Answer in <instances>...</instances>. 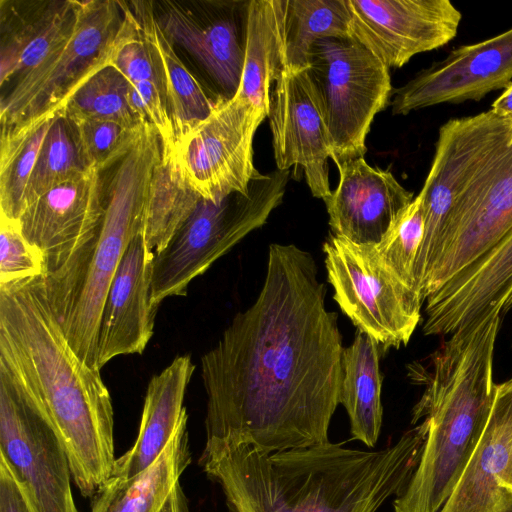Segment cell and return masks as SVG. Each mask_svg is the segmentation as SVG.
<instances>
[{
    "label": "cell",
    "instance_id": "cell-1",
    "mask_svg": "<svg viewBox=\"0 0 512 512\" xmlns=\"http://www.w3.org/2000/svg\"><path fill=\"white\" fill-rule=\"evenodd\" d=\"M326 291L308 251L269 246L256 300L201 357L206 441L267 453L329 442L344 347Z\"/></svg>",
    "mask_w": 512,
    "mask_h": 512
},
{
    "label": "cell",
    "instance_id": "cell-2",
    "mask_svg": "<svg viewBox=\"0 0 512 512\" xmlns=\"http://www.w3.org/2000/svg\"><path fill=\"white\" fill-rule=\"evenodd\" d=\"M426 436L422 420L379 451L329 441L267 453L206 441L199 464L220 485L231 512H376L406 489Z\"/></svg>",
    "mask_w": 512,
    "mask_h": 512
},
{
    "label": "cell",
    "instance_id": "cell-3",
    "mask_svg": "<svg viewBox=\"0 0 512 512\" xmlns=\"http://www.w3.org/2000/svg\"><path fill=\"white\" fill-rule=\"evenodd\" d=\"M0 364L51 421L82 496H94L117 459L112 399L70 346L43 276L0 285Z\"/></svg>",
    "mask_w": 512,
    "mask_h": 512
},
{
    "label": "cell",
    "instance_id": "cell-4",
    "mask_svg": "<svg viewBox=\"0 0 512 512\" xmlns=\"http://www.w3.org/2000/svg\"><path fill=\"white\" fill-rule=\"evenodd\" d=\"M501 315L493 312L457 329L430 357L411 368L425 385L412 424L427 423L420 461L394 512H440L459 482L492 409L495 343Z\"/></svg>",
    "mask_w": 512,
    "mask_h": 512
},
{
    "label": "cell",
    "instance_id": "cell-5",
    "mask_svg": "<svg viewBox=\"0 0 512 512\" xmlns=\"http://www.w3.org/2000/svg\"><path fill=\"white\" fill-rule=\"evenodd\" d=\"M161 155L158 132L150 123H142L103 189L102 223L74 303L60 324L74 352L93 369L99 370L97 340L105 298L125 250L142 230L150 182Z\"/></svg>",
    "mask_w": 512,
    "mask_h": 512
},
{
    "label": "cell",
    "instance_id": "cell-6",
    "mask_svg": "<svg viewBox=\"0 0 512 512\" xmlns=\"http://www.w3.org/2000/svg\"><path fill=\"white\" fill-rule=\"evenodd\" d=\"M290 170L258 173L245 193L218 201L200 198L167 245L154 253L151 302L184 296L188 285L252 231L266 224L283 201Z\"/></svg>",
    "mask_w": 512,
    "mask_h": 512
},
{
    "label": "cell",
    "instance_id": "cell-7",
    "mask_svg": "<svg viewBox=\"0 0 512 512\" xmlns=\"http://www.w3.org/2000/svg\"><path fill=\"white\" fill-rule=\"evenodd\" d=\"M100 171L88 168L27 206L18 225L43 259L46 295L60 324L74 303L98 235L104 194Z\"/></svg>",
    "mask_w": 512,
    "mask_h": 512
},
{
    "label": "cell",
    "instance_id": "cell-8",
    "mask_svg": "<svg viewBox=\"0 0 512 512\" xmlns=\"http://www.w3.org/2000/svg\"><path fill=\"white\" fill-rule=\"evenodd\" d=\"M123 20L119 1H79L69 38L37 67L12 83L0 102L1 134L63 113L73 94L109 65Z\"/></svg>",
    "mask_w": 512,
    "mask_h": 512
},
{
    "label": "cell",
    "instance_id": "cell-9",
    "mask_svg": "<svg viewBox=\"0 0 512 512\" xmlns=\"http://www.w3.org/2000/svg\"><path fill=\"white\" fill-rule=\"evenodd\" d=\"M307 73L335 164L364 157L366 137L392 95L389 68L351 37L314 43Z\"/></svg>",
    "mask_w": 512,
    "mask_h": 512
},
{
    "label": "cell",
    "instance_id": "cell-10",
    "mask_svg": "<svg viewBox=\"0 0 512 512\" xmlns=\"http://www.w3.org/2000/svg\"><path fill=\"white\" fill-rule=\"evenodd\" d=\"M328 282L342 312L384 350L406 345L424 300L382 261L374 245L329 235L323 245Z\"/></svg>",
    "mask_w": 512,
    "mask_h": 512
},
{
    "label": "cell",
    "instance_id": "cell-11",
    "mask_svg": "<svg viewBox=\"0 0 512 512\" xmlns=\"http://www.w3.org/2000/svg\"><path fill=\"white\" fill-rule=\"evenodd\" d=\"M512 231V128L452 208L420 285L426 298Z\"/></svg>",
    "mask_w": 512,
    "mask_h": 512
},
{
    "label": "cell",
    "instance_id": "cell-12",
    "mask_svg": "<svg viewBox=\"0 0 512 512\" xmlns=\"http://www.w3.org/2000/svg\"><path fill=\"white\" fill-rule=\"evenodd\" d=\"M0 454L26 488L36 512H79L62 440L42 409L1 364Z\"/></svg>",
    "mask_w": 512,
    "mask_h": 512
},
{
    "label": "cell",
    "instance_id": "cell-13",
    "mask_svg": "<svg viewBox=\"0 0 512 512\" xmlns=\"http://www.w3.org/2000/svg\"><path fill=\"white\" fill-rule=\"evenodd\" d=\"M511 128L512 118L500 117L492 110L450 119L439 128L431 167L418 194L424 217V235L414 268L419 293L452 208Z\"/></svg>",
    "mask_w": 512,
    "mask_h": 512
},
{
    "label": "cell",
    "instance_id": "cell-14",
    "mask_svg": "<svg viewBox=\"0 0 512 512\" xmlns=\"http://www.w3.org/2000/svg\"><path fill=\"white\" fill-rule=\"evenodd\" d=\"M266 117L243 97L219 98L211 114L175 144L180 170L202 198L218 201L248 191L259 173L254 135Z\"/></svg>",
    "mask_w": 512,
    "mask_h": 512
},
{
    "label": "cell",
    "instance_id": "cell-15",
    "mask_svg": "<svg viewBox=\"0 0 512 512\" xmlns=\"http://www.w3.org/2000/svg\"><path fill=\"white\" fill-rule=\"evenodd\" d=\"M249 2H153L156 20L165 36L193 56L217 87L219 98H233L240 85Z\"/></svg>",
    "mask_w": 512,
    "mask_h": 512
},
{
    "label": "cell",
    "instance_id": "cell-16",
    "mask_svg": "<svg viewBox=\"0 0 512 512\" xmlns=\"http://www.w3.org/2000/svg\"><path fill=\"white\" fill-rule=\"evenodd\" d=\"M347 4L350 37L389 69L449 43L462 18L449 0H347Z\"/></svg>",
    "mask_w": 512,
    "mask_h": 512
},
{
    "label": "cell",
    "instance_id": "cell-17",
    "mask_svg": "<svg viewBox=\"0 0 512 512\" xmlns=\"http://www.w3.org/2000/svg\"><path fill=\"white\" fill-rule=\"evenodd\" d=\"M512 82V28L487 40L457 47L393 92V115L467 100L478 101Z\"/></svg>",
    "mask_w": 512,
    "mask_h": 512
},
{
    "label": "cell",
    "instance_id": "cell-18",
    "mask_svg": "<svg viewBox=\"0 0 512 512\" xmlns=\"http://www.w3.org/2000/svg\"><path fill=\"white\" fill-rule=\"evenodd\" d=\"M268 117L277 169L301 170L312 195L327 199L332 192L331 150L307 69L281 71L271 90Z\"/></svg>",
    "mask_w": 512,
    "mask_h": 512
},
{
    "label": "cell",
    "instance_id": "cell-19",
    "mask_svg": "<svg viewBox=\"0 0 512 512\" xmlns=\"http://www.w3.org/2000/svg\"><path fill=\"white\" fill-rule=\"evenodd\" d=\"M154 252L139 232L117 267L103 305L97 340V368L111 359L141 354L154 331L158 308L151 302Z\"/></svg>",
    "mask_w": 512,
    "mask_h": 512
},
{
    "label": "cell",
    "instance_id": "cell-20",
    "mask_svg": "<svg viewBox=\"0 0 512 512\" xmlns=\"http://www.w3.org/2000/svg\"><path fill=\"white\" fill-rule=\"evenodd\" d=\"M339 181L324 200L332 234L357 244L377 245L414 200L389 170L364 157L336 165Z\"/></svg>",
    "mask_w": 512,
    "mask_h": 512
},
{
    "label": "cell",
    "instance_id": "cell-21",
    "mask_svg": "<svg viewBox=\"0 0 512 512\" xmlns=\"http://www.w3.org/2000/svg\"><path fill=\"white\" fill-rule=\"evenodd\" d=\"M425 335L457 329L512 308V231L425 300Z\"/></svg>",
    "mask_w": 512,
    "mask_h": 512
},
{
    "label": "cell",
    "instance_id": "cell-22",
    "mask_svg": "<svg viewBox=\"0 0 512 512\" xmlns=\"http://www.w3.org/2000/svg\"><path fill=\"white\" fill-rule=\"evenodd\" d=\"M440 512H512V378L496 384L482 435Z\"/></svg>",
    "mask_w": 512,
    "mask_h": 512
},
{
    "label": "cell",
    "instance_id": "cell-23",
    "mask_svg": "<svg viewBox=\"0 0 512 512\" xmlns=\"http://www.w3.org/2000/svg\"><path fill=\"white\" fill-rule=\"evenodd\" d=\"M79 1H0V84L37 67L72 34Z\"/></svg>",
    "mask_w": 512,
    "mask_h": 512
},
{
    "label": "cell",
    "instance_id": "cell-24",
    "mask_svg": "<svg viewBox=\"0 0 512 512\" xmlns=\"http://www.w3.org/2000/svg\"><path fill=\"white\" fill-rule=\"evenodd\" d=\"M187 412L159 457L131 478L111 477L96 492L91 512H189L179 479L191 462Z\"/></svg>",
    "mask_w": 512,
    "mask_h": 512
},
{
    "label": "cell",
    "instance_id": "cell-25",
    "mask_svg": "<svg viewBox=\"0 0 512 512\" xmlns=\"http://www.w3.org/2000/svg\"><path fill=\"white\" fill-rule=\"evenodd\" d=\"M194 370L191 357L183 355L151 378L138 436L131 449L116 459L112 477L131 478L159 457L186 413L184 398Z\"/></svg>",
    "mask_w": 512,
    "mask_h": 512
},
{
    "label": "cell",
    "instance_id": "cell-26",
    "mask_svg": "<svg viewBox=\"0 0 512 512\" xmlns=\"http://www.w3.org/2000/svg\"><path fill=\"white\" fill-rule=\"evenodd\" d=\"M128 4L159 57L176 144L211 114L218 100L206 94L177 56L156 20L153 1L136 0Z\"/></svg>",
    "mask_w": 512,
    "mask_h": 512
},
{
    "label": "cell",
    "instance_id": "cell-27",
    "mask_svg": "<svg viewBox=\"0 0 512 512\" xmlns=\"http://www.w3.org/2000/svg\"><path fill=\"white\" fill-rule=\"evenodd\" d=\"M379 358V344L360 330L342 353L339 404L349 416L353 437L368 447L377 443L383 417Z\"/></svg>",
    "mask_w": 512,
    "mask_h": 512
},
{
    "label": "cell",
    "instance_id": "cell-28",
    "mask_svg": "<svg viewBox=\"0 0 512 512\" xmlns=\"http://www.w3.org/2000/svg\"><path fill=\"white\" fill-rule=\"evenodd\" d=\"M282 0H250L245 59L235 95L252 102L267 116L271 85L283 70Z\"/></svg>",
    "mask_w": 512,
    "mask_h": 512
},
{
    "label": "cell",
    "instance_id": "cell-29",
    "mask_svg": "<svg viewBox=\"0 0 512 512\" xmlns=\"http://www.w3.org/2000/svg\"><path fill=\"white\" fill-rule=\"evenodd\" d=\"M350 23L347 0H282L283 69H307L314 43L350 37Z\"/></svg>",
    "mask_w": 512,
    "mask_h": 512
},
{
    "label": "cell",
    "instance_id": "cell-30",
    "mask_svg": "<svg viewBox=\"0 0 512 512\" xmlns=\"http://www.w3.org/2000/svg\"><path fill=\"white\" fill-rule=\"evenodd\" d=\"M200 198L182 174L175 148H162L150 182L141 230L147 247L154 253L162 250L191 215Z\"/></svg>",
    "mask_w": 512,
    "mask_h": 512
},
{
    "label": "cell",
    "instance_id": "cell-31",
    "mask_svg": "<svg viewBox=\"0 0 512 512\" xmlns=\"http://www.w3.org/2000/svg\"><path fill=\"white\" fill-rule=\"evenodd\" d=\"M58 115L1 134L0 208L1 215L12 221H18L22 213L27 182L46 134Z\"/></svg>",
    "mask_w": 512,
    "mask_h": 512
},
{
    "label": "cell",
    "instance_id": "cell-32",
    "mask_svg": "<svg viewBox=\"0 0 512 512\" xmlns=\"http://www.w3.org/2000/svg\"><path fill=\"white\" fill-rule=\"evenodd\" d=\"M131 83L115 67L107 65L89 78L70 98L63 114L119 123L135 129L143 121L130 104Z\"/></svg>",
    "mask_w": 512,
    "mask_h": 512
},
{
    "label": "cell",
    "instance_id": "cell-33",
    "mask_svg": "<svg viewBox=\"0 0 512 512\" xmlns=\"http://www.w3.org/2000/svg\"><path fill=\"white\" fill-rule=\"evenodd\" d=\"M86 169L71 124L61 113L48 130L38 153L25 188L22 212L47 191Z\"/></svg>",
    "mask_w": 512,
    "mask_h": 512
},
{
    "label": "cell",
    "instance_id": "cell-34",
    "mask_svg": "<svg viewBox=\"0 0 512 512\" xmlns=\"http://www.w3.org/2000/svg\"><path fill=\"white\" fill-rule=\"evenodd\" d=\"M119 2L123 20L109 65L120 71L131 84L151 81L166 94L163 70L156 51L144 36L128 2Z\"/></svg>",
    "mask_w": 512,
    "mask_h": 512
},
{
    "label": "cell",
    "instance_id": "cell-35",
    "mask_svg": "<svg viewBox=\"0 0 512 512\" xmlns=\"http://www.w3.org/2000/svg\"><path fill=\"white\" fill-rule=\"evenodd\" d=\"M66 118L71 124L86 168H95L100 172L113 167L128 153L143 123L132 129L112 121Z\"/></svg>",
    "mask_w": 512,
    "mask_h": 512
},
{
    "label": "cell",
    "instance_id": "cell-36",
    "mask_svg": "<svg viewBox=\"0 0 512 512\" xmlns=\"http://www.w3.org/2000/svg\"><path fill=\"white\" fill-rule=\"evenodd\" d=\"M423 235L424 217L421 199L417 195L397 217L380 243L375 245L385 265L418 293L414 268Z\"/></svg>",
    "mask_w": 512,
    "mask_h": 512
},
{
    "label": "cell",
    "instance_id": "cell-37",
    "mask_svg": "<svg viewBox=\"0 0 512 512\" xmlns=\"http://www.w3.org/2000/svg\"><path fill=\"white\" fill-rule=\"evenodd\" d=\"M39 250L23 236L17 221L0 216V285L43 276Z\"/></svg>",
    "mask_w": 512,
    "mask_h": 512
},
{
    "label": "cell",
    "instance_id": "cell-38",
    "mask_svg": "<svg viewBox=\"0 0 512 512\" xmlns=\"http://www.w3.org/2000/svg\"><path fill=\"white\" fill-rule=\"evenodd\" d=\"M0 512H36L26 488L1 454Z\"/></svg>",
    "mask_w": 512,
    "mask_h": 512
},
{
    "label": "cell",
    "instance_id": "cell-39",
    "mask_svg": "<svg viewBox=\"0 0 512 512\" xmlns=\"http://www.w3.org/2000/svg\"><path fill=\"white\" fill-rule=\"evenodd\" d=\"M490 110H492L496 115L500 117L512 118V82L492 103Z\"/></svg>",
    "mask_w": 512,
    "mask_h": 512
}]
</instances>
